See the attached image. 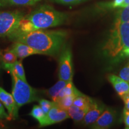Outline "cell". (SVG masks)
<instances>
[{
	"label": "cell",
	"mask_w": 129,
	"mask_h": 129,
	"mask_svg": "<svg viewBox=\"0 0 129 129\" xmlns=\"http://www.w3.org/2000/svg\"><path fill=\"white\" fill-rule=\"evenodd\" d=\"M67 36V32L64 30L40 29L26 33L13 32L8 38L13 42L28 45L40 54L53 56L62 51Z\"/></svg>",
	"instance_id": "6da1fadb"
},
{
	"label": "cell",
	"mask_w": 129,
	"mask_h": 129,
	"mask_svg": "<svg viewBox=\"0 0 129 129\" xmlns=\"http://www.w3.org/2000/svg\"><path fill=\"white\" fill-rule=\"evenodd\" d=\"M67 19L68 15L64 13L56 10L49 5H41L28 15H25L19 28L14 32L26 33L55 27L63 25Z\"/></svg>",
	"instance_id": "7a4b0ae2"
},
{
	"label": "cell",
	"mask_w": 129,
	"mask_h": 129,
	"mask_svg": "<svg viewBox=\"0 0 129 129\" xmlns=\"http://www.w3.org/2000/svg\"><path fill=\"white\" fill-rule=\"evenodd\" d=\"M103 49L111 57H123L124 51L129 49V22L115 21Z\"/></svg>",
	"instance_id": "3957f363"
},
{
	"label": "cell",
	"mask_w": 129,
	"mask_h": 129,
	"mask_svg": "<svg viewBox=\"0 0 129 129\" xmlns=\"http://www.w3.org/2000/svg\"><path fill=\"white\" fill-rule=\"evenodd\" d=\"M10 73L12 78V93L19 109L26 104L38 101L36 89L17 77L14 72H10Z\"/></svg>",
	"instance_id": "277c9868"
},
{
	"label": "cell",
	"mask_w": 129,
	"mask_h": 129,
	"mask_svg": "<svg viewBox=\"0 0 129 129\" xmlns=\"http://www.w3.org/2000/svg\"><path fill=\"white\" fill-rule=\"evenodd\" d=\"M24 16L25 13L19 10L0 12V38L9 37L17 30Z\"/></svg>",
	"instance_id": "5b68a950"
},
{
	"label": "cell",
	"mask_w": 129,
	"mask_h": 129,
	"mask_svg": "<svg viewBox=\"0 0 129 129\" xmlns=\"http://www.w3.org/2000/svg\"><path fill=\"white\" fill-rule=\"evenodd\" d=\"M58 76L59 80L69 81L72 80L74 75L72 55L71 49L64 46L59 57Z\"/></svg>",
	"instance_id": "8992f818"
},
{
	"label": "cell",
	"mask_w": 129,
	"mask_h": 129,
	"mask_svg": "<svg viewBox=\"0 0 129 129\" xmlns=\"http://www.w3.org/2000/svg\"><path fill=\"white\" fill-rule=\"evenodd\" d=\"M69 118L70 117L67 111L59 107L54 102L53 106L46 114L43 120L39 122V125L40 127L48 126L62 122Z\"/></svg>",
	"instance_id": "52a82bcc"
},
{
	"label": "cell",
	"mask_w": 129,
	"mask_h": 129,
	"mask_svg": "<svg viewBox=\"0 0 129 129\" xmlns=\"http://www.w3.org/2000/svg\"><path fill=\"white\" fill-rule=\"evenodd\" d=\"M105 109V106L102 103L92 99L88 110L82 120V122L84 124L87 125L93 124L102 114Z\"/></svg>",
	"instance_id": "ba28073f"
},
{
	"label": "cell",
	"mask_w": 129,
	"mask_h": 129,
	"mask_svg": "<svg viewBox=\"0 0 129 129\" xmlns=\"http://www.w3.org/2000/svg\"><path fill=\"white\" fill-rule=\"evenodd\" d=\"M0 101L7 109L12 120L18 118L19 108L12 94H10L0 86Z\"/></svg>",
	"instance_id": "9c48e42d"
},
{
	"label": "cell",
	"mask_w": 129,
	"mask_h": 129,
	"mask_svg": "<svg viewBox=\"0 0 129 129\" xmlns=\"http://www.w3.org/2000/svg\"><path fill=\"white\" fill-rule=\"evenodd\" d=\"M115 111L112 108H106L91 127L93 128L98 129L109 128L115 122Z\"/></svg>",
	"instance_id": "30bf717a"
},
{
	"label": "cell",
	"mask_w": 129,
	"mask_h": 129,
	"mask_svg": "<svg viewBox=\"0 0 129 129\" xmlns=\"http://www.w3.org/2000/svg\"><path fill=\"white\" fill-rule=\"evenodd\" d=\"M8 48L13 52L17 56V58H20V59L34 54H40L38 51L35 50L31 47L21 42L14 41L12 46Z\"/></svg>",
	"instance_id": "8fae6325"
},
{
	"label": "cell",
	"mask_w": 129,
	"mask_h": 129,
	"mask_svg": "<svg viewBox=\"0 0 129 129\" xmlns=\"http://www.w3.org/2000/svg\"><path fill=\"white\" fill-rule=\"evenodd\" d=\"M108 80L120 96L121 97L129 93V83L122 80L120 77L109 75Z\"/></svg>",
	"instance_id": "7c38bea8"
},
{
	"label": "cell",
	"mask_w": 129,
	"mask_h": 129,
	"mask_svg": "<svg viewBox=\"0 0 129 129\" xmlns=\"http://www.w3.org/2000/svg\"><path fill=\"white\" fill-rule=\"evenodd\" d=\"M1 66L5 70H7L9 72H14L17 77L27 82L22 60H17L12 63H1Z\"/></svg>",
	"instance_id": "4fadbf2b"
},
{
	"label": "cell",
	"mask_w": 129,
	"mask_h": 129,
	"mask_svg": "<svg viewBox=\"0 0 129 129\" xmlns=\"http://www.w3.org/2000/svg\"><path fill=\"white\" fill-rule=\"evenodd\" d=\"M88 109L83 108L72 105L67 110L69 117L71 118L75 122L82 121Z\"/></svg>",
	"instance_id": "5bb4252c"
},
{
	"label": "cell",
	"mask_w": 129,
	"mask_h": 129,
	"mask_svg": "<svg viewBox=\"0 0 129 129\" xmlns=\"http://www.w3.org/2000/svg\"><path fill=\"white\" fill-rule=\"evenodd\" d=\"M40 1L41 0H0V7L34 6Z\"/></svg>",
	"instance_id": "9a60e30c"
},
{
	"label": "cell",
	"mask_w": 129,
	"mask_h": 129,
	"mask_svg": "<svg viewBox=\"0 0 129 129\" xmlns=\"http://www.w3.org/2000/svg\"><path fill=\"white\" fill-rule=\"evenodd\" d=\"M68 82L69 81L59 80V81H58L53 86L50 88L48 90H46L47 95L52 100V101L55 102L60 91L67 84Z\"/></svg>",
	"instance_id": "2e32d148"
},
{
	"label": "cell",
	"mask_w": 129,
	"mask_h": 129,
	"mask_svg": "<svg viewBox=\"0 0 129 129\" xmlns=\"http://www.w3.org/2000/svg\"><path fill=\"white\" fill-rule=\"evenodd\" d=\"M79 90H77L75 92H74L73 94L69 95V96H64L63 98H60V99H57L55 102L57 105L61 108L64 109V110H68L71 106L73 104L74 100L75 98L78 95L81 94Z\"/></svg>",
	"instance_id": "e0dca14e"
},
{
	"label": "cell",
	"mask_w": 129,
	"mask_h": 129,
	"mask_svg": "<svg viewBox=\"0 0 129 129\" xmlns=\"http://www.w3.org/2000/svg\"><path fill=\"white\" fill-rule=\"evenodd\" d=\"M91 99H92V98H89V97L85 96V94L81 93L74 99L72 105L80 108L88 109Z\"/></svg>",
	"instance_id": "ac0fdd59"
},
{
	"label": "cell",
	"mask_w": 129,
	"mask_h": 129,
	"mask_svg": "<svg viewBox=\"0 0 129 129\" xmlns=\"http://www.w3.org/2000/svg\"><path fill=\"white\" fill-rule=\"evenodd\" d=\"M17 57L13 52L10 50L9 48L5 50L4 53H1L0 60L1 63H12L17 60Z\"/></svg>",
	"instance_id": "d6986e66"
},
{
	"label": "cell",
	"mask_w": 129,
	"mask_h": 129,
	"mask_svg": "<svg viewBox=\"0 0 129 129\" xmlns=\"http://www.w3.org/2000/svg\"><path fill=\"white\" fill-rule=\"evenodd\" d=\"M77 90V89L76 88V87L74 86L73 82H72V80L69 81L68 83L65 86L62 88V90L60 91L59 95H58L56 101H57V99H60V98H63L64 96H69V95L73 94V93L74 92H75Z\"/></svg>",
	"instance_id": "ffe728a7"
},
{
	"label": "cell",
	"mask_w": 129,
	"mask_h": 129,
	"mask_svg": "<svg viewBox=\"0 0 129 129\" xmlns=\"http://www.w3.org/2000/svg\"><path fill=\"white\" fill-rule=\"evenodd\" d=\"M29 115L33 117L34 118L36 119L38 122H40L44 118L46 114L40 105H34Z\"/></svg>",
	"instance_id": "44dd1931"
},
{
	"label": "cell",
	"mask_w": 129,
	"mask_h": 129,
	"mask_svg": "<svg viewBox=\"0 0 129 129\" xmlns=\"http://www.w3.org/2000/svg\"><path fill=\"white\" fill-rule=\"evenodd\" d=\"M123 9L120 10L117 13L116 22H129V4Z\"/></svg>",
	"instance_id": "7402d4cb"
},
{
	"label": "cell",
	"mask_w": 129,
	"mask_h": 129,
	"mask_svg": "<svg viewBox=\"0 0 129 129\" xmlns=\"http://www.w3.org/2000/svg\"><path fill=\"white\" fill-rule=\"evenodd\" d=\"M38 101L40 104V106H41V108L43 109V111H44L45 114H47V112L49 111L50 109H51V108L52 107L54 104V102L49 101L48 100L44 99H38Z\"/></svg>",
	"instance_id": "603a6c76"
},
{
	"label": "cell",
	"mask_w": 129,
	"mask_h": 129,
	"mask_svg": "<svg viewBox=\"0 0 129 129\" xmlns=\"http://www.w3.org/2000/svg\"><path fill=\"white\" fill-rule=\"evenodd\" d=\"M51 2L63 5H74L84 2L87 0H50Z\"/></svg>",
	"instance_id": "cb8c5ba5"
},
{
	"label": "cell",
	"mask_w": 129,
	"mask_h": 129,
	"mask_svg": "<svg viewBox=\"0 0 129 129\" xmlns=\"http://www.w3.org/2000/svg\"><path fill=\"white\" fill-rule=\"evenodd\" d=\"M119 77L122 80L129 83V63L120 71Z\"/></svg>",
	"instance_id": "d4e9b609"
},
{
	"label": "cell",
	"mask_w": 129,
	"mask_h": 129,
	"mask_svg": "<svg viewBox=\"0 0 129 129\" xmlns=\"http://www.w3.org/2000/svg\"><path fill=\"white\" fill-rule=\"evenodd\" d=\"M0 120H12V118L10 116L9 113H7L5 110L4 105L1 103V101H0Z\"/></svg>",
	"instance_id": "484cf974"
},
{
	"label": "cell",
	"mask_w": 129,
	"mask_h": 129,
	"mask_svg": "<svg viewBox=\"0 0 129 129\" xmlns=\"http://www.w3.org/2000/svg\"><path fill=\"white\" fill-rule=\"evenodd\" d=\"M124 0H113L112 2L108 5V7L109 8L121 7V6L123 3Z\"/></svg>",
	"instance_id": "4316f807"
},
{
	"label": "cell",
	"mask_w": 129,
	"mask_h": 129,
	"mask_svg": "<svg viewBox=\"0 0 129 129\" xmlns=\"http://www.w3.org/2000/svg\"><path fill=\"white\" fill-rule=\"evenodd\" d=\"M121 98L125 103V106L124 111H129V93L121 96Z\"/></svg>",
	"instance_id": "83f0119b"
},
{
	"label": "cell",
	"mask_w": 129,
	"mask_h": 129,
	"mask_svg": "<svg viewBox=\"0 0 129 129\" xmlns=\"http://www.w3.org/2000/svg\"><path fill=\"white\" fill-rule=\"evenodd\" d=\"M123 116L125 128H129V111H123Z\"/></svg>",
	"instance_id": "f1b7e54d"
},
{
	"label": "cell",
	"mask_w": 129,
	"mask_h": 129,
	"mask_svg": "<svg viewBox=\"0 0 129 129\" xmlns=\"http://www.w3.org/2000/svg\"><path fill=\"white\" fill-rule=\"evenodd\" d=\"M129 4V0H124L123 3L121 6V7H124Z\"/></svg>",
	"instance_id": "f546056e"
},
{
	"label": "cell",
	"mask_w": 129,
	"mask_h": 129,
	"mask_svg": "<svg viewBox=\"0 0 129 129\" xmlns=\"http://www.w3.org/2000/svg\"><path fill=\"white\" fill-rule=\"evenodd\" d=\"M1 51H0V57H1Z\"/></svg>",
	"instance_id": "4dcf8cb0"
},
{
	"label": "cell",
	"mask_w": 129,
	"mask_h": 129,
	"mask_svg": "<svg viewBox=\"0 0 129 129\" xmlns=\"http://www.w3.org/2000/svg\"><path fill=\"white\" fill-rule=\"evenodd\" d=\"M2 128V127H1V125H0V128Z\"/></svg>",
	"instance_id": "1f68e13d"
}]
</instances>
